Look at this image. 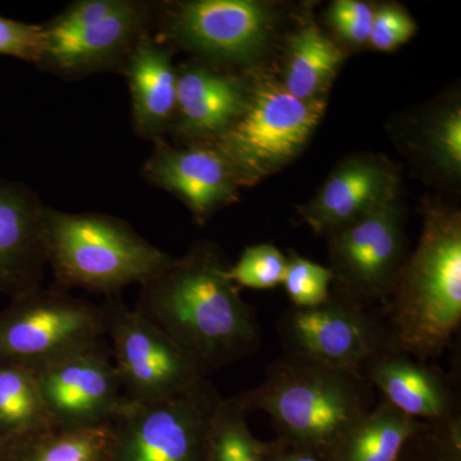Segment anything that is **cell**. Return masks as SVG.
Returning <instances> with one entry per match:
<instances>
[{
  "instance_id": "cell-30",
  "label": "cell",
  "mask_w": 461,
  "mask_h": 461,
  "mask_svg": "<svg viewBox=\"0 0 461 461\" xmlns=\"http://www.w3.org/2000/svg\"><path fill=\"white\" fill-rule=\"evenodd\" d=\"M417 32V23L399 5H382L375 9L369 44L382 51L395 50L411 41Z\"/></svg>"
},
{
  "instance_id": "cell-13",
  "label": "cell",
  "mask_w": 461,
  "mask_h": 461,
  "mask_svg": "<svg viewBox=\"0 0 461 461\" xmlns=\"http://www.w3.org/2000/svg\"><path fill=\"white\" fill-rule=\"evenodd\" d=\"M54 426L109 423L126 402L117 369L102 344L35 371Z\"/></svg>"
},
{
  "instance_id": "cell-28",
  "label": "cell",
  "mask_w": 461,
  "mask_h": 461,
  "mask_svg": "<svg viewBox=\"0 0 461 461\" xmlns=\"http://www.w3.org/2000/svg\"><path fill=\"white\" fill-rule=\"evenodd\" d=\"M397 461H461V417L429 424L412 437Z\"/></svg>"
},
{
  "instance_id": "cell-5",
  "label": "cell",
  "mask_w": 461,
  "mask_h": 461,
  "mask_svg": "<svg viewBox=\"0 0 461 461\" xmlns=\"http://www.w3.org/2000/svg\"><path fill=\"white\" fill-rule=\"evenodd\" d=\"M159 5L147 0H77L44 23L41 67L63 78L121 71L156 29Z\"/></svg>"
},
{
  "instance_id": "cell-2",
  "label": "cell",
  "mask_w": 461,
  "mask_h": 461,
  "mask_svg": "<svg viewBox=\"0 0 461 461\" xmlns=\"http://www.w3.org/2000/svg\"><path fill=\"white\" fill-rule=\"evenodd\" d=\"M391 345L420 362L441 357L461 323V217L424 212L417 250L403 262L382 306Z\"/></svg>"
},
{
  "instance_id": "cell-11",
  "label": "cell",
  "mask_w": 461,
  "mask_h": 461,
  "mask_svg": "<svg viewBox=\"0 0 461 461\" xmlns=\"http://www.w3.org/2000/svg\"><path fill=\"white\" fill-rule=\"evenodd\" d=\"M123 395L133 402H157L208 378L156 324L122 300L102 304Z\"/></svg>"
},
{
  "instance_id": "cell-16",
  "label": "cell",
  "mask_w": 461,
  "mask_h": 461,
  "mask_svg": "<svg viewBox=\"0 0 461 461\" xmlns=\"http://www.w3.org/2000/svg\"><path fill=\"white\" fill-rule=\"evenodd\" d=\"M45 211L32 189L0 178V294L12 299L41 287Z\"/></svg>"
},
{
  "instance_id": "cell-24",
  "label": "cell",
  "mask_w": 461,
  "mask_h": 461,
  "mask_svg": "<svg viewBox=\"0 0 461 461\" xmlns=\"http://www.w3.org/2000/svg\"><path fill=\"white\" fill-rule=\"evenodd\" d=\"M240 395L221 399L212 418L208 461H267L271 442L256 438Z\"/></svg>"
},
{
  "instance_id": "cell-22",
  "label": "cell",
  "mask_w": 461,
  "mask_h": 461,
  "mask_svg": "<svg viewBox=\"0 0 461 461\" xmlns=\"http://www.w3.org/2000/svg\"><path fill=\"white\" fill-rule=\"evenodd\" d=\"M111 421L96 426H53L11 442L5 461H107Z\"/></svg>"
},
{
  "instance_id": "cell-25",
  "label": "cell",
  "mask_w": 461,
  "mask_h": 461,
  "mask_svg": "<svg viewBox=\"0 0 461 461\" xmlns=\"http://www.w3.org/2000/svg\"><path fill=\"white\" fill-rule=\"evenodd\" d=\"M426 150L437 169L459 177L461 172V109L453 104L442 108L429 121L424 133Z\"/></svg>"
},
{
  "instance_id": "cell-6",
  "label": "cell",
  "mask_w": 461,
  "mask_h": 461,
  "mask_svg": "<svg viewBox=\"0 0 461 461\" xmlns=\"http://www.w3.org/2000/svg\"><path fill=\"white\" fill-rule=\"evenodd\" d=\"M326 102L300 100L272 77L250 83L244 113L214 145L242 186L280 171L295 159L323 117Z\"/></svg>"
},
{
  "instance_id": "cell-18",
  "label": "cell",
  "mask_w": 461,
  "mask_h": 461,
  "mask_svg": "<svg viewBox=\"0 0 461 461\" xmlns=\"http://www.w3.org/2000/svg\"><path fill=\"white\" fill-rule=\"evenodd\" d=\"M363 377L391 406L429 424L459 417V402L447 377L427 362L387 348L366 363Z\"/></svg>"
},
{
  "instance_id": "cell-19",
  "label": "cell",
  "mask_w": 461,
  "mask_h": 461,
  "mask_svg": "<svg viewBox=\"0 0 461 461\" xmlns=\"http://www.w3.org/2000/svg\"><path fill=\"white\" fill-rule=\"evenodd\" d=\"M131 94L132 123L145 140H165L171 130L177 93V67L171 48L153 33L133 48L121 69Z\"/></svg>"
},
{
  "instance_id": "cell-20",
  "label": "cell",
  "mask_w": 461,
  "mask_h": 461,
  "mask_svg": "<svg viewBox=\"0 0 461 461\" xmlns=\"http://www.w3.org/2000/svg\"><path fill=\"white\" fill-rule=\"evenodd\" d=\"M427 426L382 400L321 461H397L406 444Z\"/></svg>"
},
{
  "instance_id": "cell-4",
  "label": "cell",
  "mask_w": 461,
  "mask_h": 461,
  "mask_svg": "<svg viewBox=\"0 0 461 461\" xmlns=\"http://www.w3.org/2000/svg\"><path fill=\"white\" fill-rule=\"evenodd\" d=\"M44 244L47 264L62 290L81 288L107 297L144 285L175 262L126 221L103 213L47 208Z\"/></svg>"
},
{
  "instance_id": "cell-12",
  "label": "cell",
  "mask_w": 461,
  "mask_h": 461,
  "mask_svg": "<svg viewBox=\"0 0 461 461\" xmlns=\"http://www.w3.org/2000/svg\"><path fill=\"white\" fill-rule=\"evenodd\" d=\"M397 200H388L327 236L330 271L339 295L371 308L386 304L405 262L402 212Z\"/></svg>"
},
{
  "instance_id": "cell-9",
  "label": "cell",
  "mask_w": 461,
  "mask_h": 461,
  "mask_svg": "<svg viewBox=\"0 0 461 461\" xmlns=\"http://www.w3.org/2000/svg\"><path fill=\"white\" fill-rule=\"evenodd\" d=\"M154 38L206 63L250 66L268 50L272 8L257 0H190L159 5Z\"/></svg>"
},
{
  "instance_id": "cell-31",
  "label": "cell",
  "mask_w": 461,
  "mask_h": 461,
  "mask_svg": "<svg viewBox=\"0 0 461 461\" xmlns=\"http://www.w3.org/2000/svg\"><path fill=\"white\" fill-rule=\"evenodd\" d=\"M375 9L357 0H338L330 7L329 25L350 44H366L371 36Z\"/></svg>"
},
{
  "instance_id": "cell-29",
  "label": "cell",
  "mask_w": 461,
  "mask_h": 461,
  "mask_svg": "<svg viewBox=\"0 0 461 461\" xmlns=\"http://www.w3.org/2000/svg\"><path fill=\"white\" fill-rule=\"evenodd\" d=\"M44 47V26L0 16V54L38 66Z\"/></svg>"
},
{
  "instance_id": "cell-21",
  "label": "cell",
  "mask_w": 461,
  "mask_h": 461,
  "mask_svg": "<svg viewBox=\"0 0 461 461\" xmlns=\"http://www.w3.org/2000/svg\"><path fill=\"white\" fill-rule=\"evenodd\" d=\"M344 54L315 25L297 30L288 39L285 89L300 100H323L338 74Z\"/></svg>"
},
{
  "instance_id": "cell-1",
  "label": "cell",
  "mask_w": 461,
  "mask_h": 461,
  "mask_svg": "<svg viewBox=\"0 0 461 461\" xmlns=\"http://www.w3.org/2000/svg\"><path fill=\"white\" fill-rule=\"evenodd\" d=\"M229 264L211 244H199L141 285L135 311L172 339L208 377L256 353V312L230 280Z\"/></svg>"
},
{
  "instance_id": "cell-26",
  "label": "cell",
  "mask_w": 461,
  "mask_h": 461,
  "mask_svg": "<svg viewBox=\"0 0 461 461\" xmlns=\"http://www.w3.org/2000/svg\"><path fill=\"white\" fill-rule=\"evenodd\" d=\"M286 264L287 257L273 245H254L245 249L227 275L238 287L275 288L284 282Z\"/></svg>"
},
{
  "instance_id": "cell-8",
  "label": "cell",
  "mask_w": 461,
  "mask_h": 461,
  "mask_svg": "<svg viewBox=\"0 0 461 461\" xmlns=\"http://www.w3.org/2000/svg\"><path fill=\"white\" fill-rule=\"evenodd\" d=\"M221 399L208 378L162 402L126 399L111 420L107 461H208L212 418Z\"/></svg>"
},
{
  "instance_id": "cell-3",
  "label": "cell",
  "mask_w": 461,
  "mask_h": 461,
  "mask_svg": "<svg viewBox=\"0 0 461 461\" xmlns=\"http://www.w3.org/2000/svg\"><path fill=\"white\" fill-rule=\"evenodd\" d=\"M248 412H267L278 441L323 460L357 420L377 405L362 373L284 354L259 386L240 393Z\"/></svg>"
},
{
  "instance_id": "cell-10",
  "label": "cell",
  "mask_w": 461,
  "mask_h": 461,
  "mask_svg": "<svg viewBox=\"0 0 461 461\" xmlns=\"http://www.w3.org/2000/svg\"><path fill=\"white\" fill-rule=\"evenodd\" d=\"M284 353L345 371L362 373L375 355L393 348L381 309L330 293L314 308H293L278 321Z\"/></svg>"
},
{
  "instance_id": "cell-7",
  "label": "cell",
  "mask_w": 461,
  "mask_h": 461,
  "mask_svg": "<svg viewBox=\"0 0 461 461\" xmlns=\"http://www.w3.org/2000/svg\"><path fill=\"white\" fill-rule=\"evenodd\" d=\"M107 335L102 305L38 287L0 311V363L33 372L102 344Z\"/></svg>"
},
{
  "instance_id": "cell-33",
  "label": "cell",
  "mask_w": 461,
  "mask_h": 461,
  "mask_svg": "<svg viewBox=\"0 0 461 461\" xmlns=\"http://www.w3.org/2000/svg\"><path fill=\"white\" fill-rule=\"evenodd\" d=\"M9 442L2 435H0V461L7 460L9 451Z\"/></svg>"
},
{
  "instance_id": "cell-15",
  "label": "cell",
  "mask_w": 461,
  "mask_h": 461,
  "mask_svg": "<svg viewBox=\"0 0 461 461\" xmlns=\"http://www.w3.org/2000/svg\"><path fill=\"white\" fill-rule=\"evenodd\" d=\"M250 83L208 63L177 68V93L171 131L187 144L217 140L244 113Z\"/></svg>"
},
{
  "instance_id": "cell-17",
  "label": "cell",
  "mask_w": 461,
  "mask_h": 461,
  "mask_svg": "<svg viewBox=\"0 0 461 461\" xmlns=\"http://www.w3.org/2000/svg\"><path fill=\"white\" fill-rule=\"evenodd\" d=\"M399 180L386 160L362 156L336 167L323 186L300 209L314 232L329 236L388 200L396 198Z\"/></svg>"
},
{
  "instance_id": "cell-27",
  "label": "cell",
  "mask_w": 461,
  "mask_h": 461,
  "mask_svg": "<svg viewBox=\"0 0 461 461\" xmlns=\"http://www.w3.org/2000/svg\"><path fill=\"white\" fill-rule=\"evenodd\" d=\"M333 275L330 268L297 254L287 257L282 285L295 308H314L326 303L330 296Z\"/></svg>"
},
{
  "instance_id": "cell-32",
  "label": "cell",
  "mask_w": 461,
  "mask_h": 461,
  "mask_svg": "<svg viewBox=\"0 0 461 461\" xmlns=\"http://www.w3.org/2000/svg\"><path fill=\"white\" fill-rule=\"evenodd\" d=\"M267 461H321L315 455L308 451L299 450V448L291 447L282 444L278 439L271 442L269 447L268 459Z\"/></svg>"
},
{
  "instance_id": "cell-23",
  "label": "cell",
  "mask_w": 461,
  "mask_h": 461,
  "mask_svg": "<svg viewBox=\"0 0 461 461\" xmlns=\"http://www.w3.org/2000/svg\"><path fill=\"white\" fill-rule=\"evenodd\" d=\"M53 426L35 372L0 363V435L11 444Z\"/></svg>"
},
{
  "instance_id": "cell-14",
  "label": "cell",
  "mask_w": 461,
  "mask_h": 461,
  "mask_svg": "<svg viewBox=\"0 0 461 461\" xmlns=\"http://www.w3.org/2000/svg\"><path fill=\"white\" fill-rule=\"evenodd\" d=\"M142 176L180 199L198 223L236 202L242 187L227 158L209 142L177 148L166 140L156 141Z\"/></svg>"
}]
</instances>
